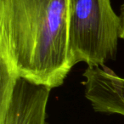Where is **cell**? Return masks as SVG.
<instances>
[{
  "instance_id": "4",
  "label": "cell",
  "mask_w": 124,
  "mask_h": 124,
  "mask_svg": "<svg viewBox=\"0 0 124 124\" xmlns=\"http://www.w3.org/2000/svg\"><path fill=\"white\" fill-rule=\"evenodd\" d=\"M83 77L85 96L95 111L124 116V78L105 66H88Z\"/></svg>"
},
{
  "instance_id": "2",
  "label": "cell",
  "mask_w": 124,
  "mask_h": 124,
  "mask_svg": "<svg viewBox=\"0 0 124 124\" xmlns=\"http://www.w3.org/2000/svg\"><path fill=\"white\" fill-rule=\"evenodd\" d=\"M121 20L110 0L68 1V48L70 62L103 66L114 60L120 38Z\"/></svg>"
},
{
  "instance_id": "1",
  "label": "cell",
  "mask_w": 124,
  "mask_h": 124,
  "mask_svg": "<svg viewBox=\"0 0 124 124\" xmlns=\"http://www.w3.org/2000/svg\"><path fill=\"white\" fill-rule=\"evenodd\" d=\"M69 0H0V62L15 75L52 89L72 66Z\"/></svg>"
},
{
  "instance_id": "5",
  "label": "cell",
  "mask_w": 124,
  "mask_h": 124,
  "mask_svg": "<svg viewBox=\"0 0 124 124\" xmlns=\"http://www.w3.org/2000/svg\"><path fill=\"white\" fill-rule=\"evenodd\" d=\"M120 20H121V30H120V38L124 40V3L121 6L120 9Z\"/></svg>"
},
{
  "instance_id": "3",
  "label": "cell",
  "mask_w": 124,
  "mask_h": 124,
  "mask_svg": "<svg viewBox=\"0 0 124 124\" xmlns=\"http://www.w3.org/2000/svg\"><path fill=\"white\" fill-rule=\"evenodd\" d=\"M51 88L16 77L9 97L0 104V124H46Z\"/></svg>"
}]
</instances>
